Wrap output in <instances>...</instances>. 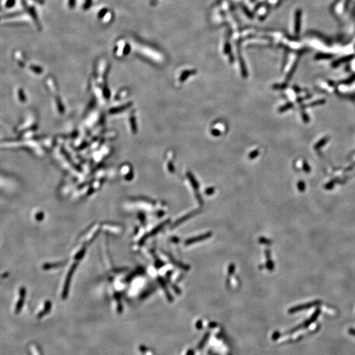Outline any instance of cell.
<instances>
[{"mask_svg":"<svg viewBox=\"0 0 355 355\" xmlns=\"http://www.w3.org/2000/svg\"><path fill=\"white\" fill-rule=\"evenodd\" d=\"M18 97H19L20 100L21 101H23H23H25V99H26V98H25L24 94L23 92V91L20 90L19 91H18Z\"/></svg>","mask_w":355,"mask_h":355,"instance_id":"3957f363","label":"cell"},{"mask_svg":"<svg viewBox=\"0 0 355 355\" xmlns=\"http://www.w3.org/2000/svg\"><path fill=\"white\" fill-rule=\"evenodd\" d=\"M320 301L319 300H316V301H314V302H311V303H307L305 304V305H300L298 307H296V308L293 309V311H297V310H300L302 309H309L310 307H312V306H316L318 305H320Z\"/></svg>","mask_w":355,"mask_h":355,"instance_id":"7a4b0ae2","label":"cell"},{"mask_svg":"<svg viewBox=\"0 0 355 355\" xmlns=\"http://www.w3.org/2000/svg\"><path fill=\"white\" fill-rule=\"evenodd\" d=\"M299 21H300V15L299 13H298L296 15V24H295L296 31H297V32H298V31H299Z\"/></svg>","mask_w":355,"mask_h":355,"instance_id":"277c9868","label":"cell"},{"mask_svg":"<svg viewBox=\"0 0 355 355\" xmlns=\"http://www.w3.org/2000/svg\"><path fill=\"white\" fill-rule=\"evenodd\" d=\"M19 294H20V297H19V299L17 301V305H16L15 306V314H19L21 311L22 309H23V306L24 305V299H25V297H26V289H25L24 287H21L19 291Z\"/></svg>","mask_w":355,"mask_h":355,"instance_id":"6da1fadb","label":"cell"}]
</instances>
